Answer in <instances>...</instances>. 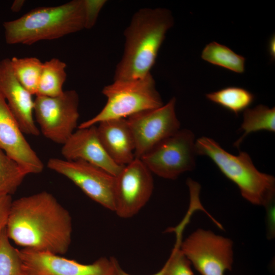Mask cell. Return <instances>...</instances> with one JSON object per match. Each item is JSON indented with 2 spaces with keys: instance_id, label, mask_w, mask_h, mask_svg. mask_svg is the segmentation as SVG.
Here are the masks:
<instances>
[{
  "instance_id": "obj_4",
  "label": "cell",
  "mask_w": 275,
  "mask_h": 275,
  "mask_svg": "<svg viewBox=\"0 0 275 275\" xmlns=\"http://www.w3.org/2000/svg\"><path fill=\"white\" fill-rule=\"evenodd\" d=\"M196 154L209 157L221 172L239 188L242 196L253 204L269 206L275 194V178L259 171L250 155L228 152L212 139L203 136L195 141Z\"/></svg>"
},
{
  "instance_id": "obj_1",
  "label": "cell",
  "mask_w": 275,
  "mask_h": 275,
  "mask_svg": "<svg viewBox=\"0 0 275 275\" xmlns=\"http://www.w3.org/2000/svg\"><path fill=\"white\" fill-rule=\"evenodd\" d=\"M68 211L50 193L42 191L12 201L6 229L22 249L62 255L71 242Z\"/></svg>"
},
{
  "instance_id": "obj_7",
  "label": "cell",
  "mask_w": 275,
  "mask_h": 275,
  "mask_svg": "<svg viewBox=\"0 0 275 275\" xmlns=\"http://www.w3.org/2000/svg\"><path fill=\"white\" fill-rule=\"evenodd\" d=\"M180 249L201 275H224L233 264V243L210 230L198 229L180 244Z\"/></svg>"
},
{
  "instance_id": "obj_28",
  "label": "cell",
  "mask_w": 275,
  "mask_h": 275,
  "mask_svg": "<svg viewBox=\"0 0 275 275\" xmlns=\"http://www.w3.org/2000/svg\"><path fill=\"white\" fill-rule=\"evenodd\" d=\"M24 2V1L22 0L15 1L12 5L11 8V10L15 12L19 11L23 7Z\"/></svg>"
},
{
  "instance_id": "obj_16",
  "label": "cell",
  "mask_w": 275,
  "mask_h": 275,
  "mask_svg": "<svg viewBox=\"0 0 275 275\" xmlns=\"http://www.w3.org/2000/svg\"><path fill=\"white\" fill-rule=\"evenodd\" d=\"M96 127L103 147L115 162L124 166L135 158L134 142L126 118L103 121Z\"/></svg>"
},
{
  "instance_id": "obj_12",
  "label": "cell",
  "mask_w": 275,
  "mask_h": 275,
  "mask_svg": "<svg viewBox=\"0 0 275 275\" xmlns=\"http://www.w3.org/2000/svg\"><path fill=\"white\" fill-rule=\"evenodd\" d=\"M26 275H117L114 257H101L82 264L61 255L26 249L20 250Z\"/></svg>"
},
{
  "instance_id": "obj_14",
  "label": "cell",
  "mask_w": 275,
  "mask_h": 275,
  "mask_svg": "<svg viewBox=\"0 0 275 275\" xmlns=\"http://www.w3.org/2000/svg\"><path fill=\"white\" fill-rule=\"evenodd\" d=\"M0 93L23 133L34 136L39 135L40 132L34 118L33 95L23 87L15 76L9 58L0 61Z\"/></svg>"
},
{
  "instance_id": "obj_5",
  "label": "cell",
  "mask_w": 275,
  "mask_h": 275,
  "mask_svg": "<svg viewBox=\"0 0 275 275\" xmlns=\"http://www.w3.org/2000/svg\"><path fill=\"white\" fill-rule=\"evenodd\" d=\"M102 93L107 98L104 106L77 128L88 127L109 119L127 118L164 104L151 73L135 80H114L103 88Z\"/></svg>"
},
{
  "instance_id": "obj_21",
  "label": "cell",
  "mask_w": 275,
  "mask_h": 275,
  "mask_svg": "<svg viewBox=\"0 0 275 275\" xmlns=\"http://www.w3.org/2000/svg\"><path fill=\"white\" fill-rule=\"evenodd\" d=\"M14 74L20 83L32 95L37 92L43 63L36 57L10 59Z\"/></svg>"
},
{
  "instance_id": "obj_9",
  "label": "cell",
  "mask_w": 275,
  "mask_h": 275,
  "mask_svg": "<svg viewBox=\"0 0 275 275\" xmlns=\"http://www.w3.org/2000/svg\"><path fill=\"white\" fill-rule=\"evenodd\" d=\"M176 102L174 97L159 107L140 112L126 118L134 142L135 158H141L180 129L176 114Z\"/></svg>"
},
{
  "instance_id": "obj_23",
  "label": "cell",
  "mask_w": 275,
  "mask_h": 275,
  "mask_svg": "<svg viewBox=\"0 0 275 275\" xmlns=\"http://www.w3.org/2000/svg\"><path fill=\"white\" fill-rule=\"evenodd\" d=\"M0 275H26L20 250L11 244L6 228L0 233Z\"/></svg>"
},
{
  "instance_id": "obj_2",
  "label": "cell",
  "mask_w": 275,
  "mask_h": 275,
  "mask_svg": "<svg viewBox=\"0 0 275 275\" xmlns=\"http://www.w3.org/2000/svg\"><path fill=\"white\" fill-rule=\"evenodd\" d=\"M174 20L164 8H142L131 18L124 32V48L114 80H135L150 73L159 50Z\"/></svg>"
},
{
  "instance_id": "obj_11",
  "label": "cell",
  "mask_w": 275,
  "mask_h": 275,
  "mask_svg": "<svg viewBox=\"0 0 275 275\" xmlns=\"http://www.w3.org/2000/svg\"><path fill=\"white\" fill-rule=\"evenodd\" d=\"M153 188L152 173L134 158L115 176L114 212L123 218L134 216L148 202Z\"/></svg>"
},
{
  "instance_id": "obj_15",
  "label": "cell",
  "mask_w": 275,
  "mask_h": 275,
  "mask_svg": "<svg viewBox=\"0 0 275 275\" xmlns=\"http://www.w3.org/2000/svg\"><path fill=\"white\" fill-rule=\"evenodd\" d=\"M62 146L61 154L65 159L85 161L114 176L124 166L117 164L109 157L99 139L96 125L77 128Z\"/></svg>"
},
{
  "instance_id": "obj_10",
  "label": "cell",
  "mask_w": 275,
  "mask_h": 275,
  "mask_svg": "<svg viewBox=\"0 0 275 275\" xmlns=\"http://www.w3.org/2000/svg\"><path fill=\"white\" fill-rule=\"evenodd\" d=\"M47 166L71 180L92 200L114 211L115 176L81 160L50 158Z\"/></svg>"
},
{
  "instance_id": "obj_29",
  "label": "cell",
  "mask_w": 275,
  "mask_h": 275,
  "mask_svg": "<svg viewBox=\"0 0 275 275\" xmlns=\"http://www.w3.org/2000/svg\"><path fill=\"white\" fill-rule=\"evenodd\" d=\"M269 53L272 59L275 57V38L272 36L269 42Z\"/></svg>"
},
{
  "instance_id": "obj_24",
  "label": "cell",
  "mask_w": 275,
  "mask_h": 275,
  "mask_svg": "<svg viewBox=\"0 0 275 275\" xmlns=\"http://www.w3.org/2000/svg\"><path fill=\"white\" fill-rule=\"evenodd\" d=\"M182 233H176V242L170 257L163 265V275H194L191 264L180 249Z\"/></svg>"
},
{
  "instance_id": "obj_13",
  "label": "cell",
  "mask_w": 275,
  "mask_h": 275,
  "mask_svg": "<svg viewBox=\"0 0 275 275\" xmlns=\"http://www.w3.org/2000/svg\"><path fill=\"white\" fill-rule=\"evenodd\" d=\"M17 121L0 93V149L29 174L41 173L44 164L25 139Z\"/></svg>"
},
{
  "instance_id": "obj_18",
  "label": "cell",
  "mask_w": 275,
  "mask_h": 275,
  "mask_svg": "<svg viewBox=\"0 0 275 275\" xmlns=\"http://www.w3.org/2000/svg\"><path fill=\"white\" fill-rule=\"evenodd\" d=\"M244 133L234 146L237 147L243 141L244 138L252 132L260 130L275 131V108H269L260 104L253 108H247L244 111L243 122L240 127Z\"/></svg>"
},
{
  "instance_id": "obj_17",
  "label": "cell",
  "mask_w": 275,
  "mask_h": 275,
  "mask_svg": "<svg viewBox=\"0 0 275 275\" xmlns=\"http://www.w3.org/2000/svg\"><path fill=\"white\" fill-rule=\"evenodd\" d=\"M66 64L57 58L43 63L42 69L36 95L56 97L63 92L66 80Z\"/></svg>"
},
{
  "instance_id": "obj_19",
  "label": "cell",
  "mask_w": 275,
  "mask_h": 275,
  "mask_svg": "<svg viewBox=\"0 0 275 275\" xmlns=\"http://www.w3.org/2000/svg\"><path fill=\"white\" fill-rule=\"evenodd\" d=\"M201 58L204 61L233 72L242 73L245 70V58L228 47L212 42L203 49Z\"/></svg>"
},
{
  "instance_id": "obj_8",
  "label": "cell",
  "mask_w": 275,
  "mask_h": 275,
  "mask_svg": "<svg viewBox=\"0 0 275 275\" xmlns=\"http://www.w3.org/2000/svg\"><path fill=\"white\" fill-rule=\"evenodd\" d=\"M196 155L194 134L183 129L160 142L140 159L152 173L175 179L194 169Z\"/></svg>"
},
{
  "instance_id": "obj_3",
  "label": "cell",
  "mask_w": 275,
  "mask_h": 275,
  "mask_svg": "<svg viewBox=\"0 0 275 275\" xmlns=\"http://www.w3.org/2000/svg\"><path fill=\"white\" fill-rule=\"evenodd\" d=\"M5 39L9 45H32L59 39L85 29L83 0L34 9L22 16L3 23Z\"/></svg>"
},
{
  "instance_id": "obj_25",
  "label": "cell",
  "mask_w": 275,
  "mask_h": 275,
  "mask_svg": "<svg viewBox=\"0 0 275 275\" xmlns=\"http://www.w3.org/2000/svg\"><path fill=\"white\" fill-rule=\"evenodd\" d=\"M106 0H83L85 29H91L96 24Z\"/></svg>"
},
{
  "instance_id": "obj_26",
  "label": "cell",
  "mask_w": 275,
  "mask_h": 275,
  "mask_svg": "<svg viewBox=\"0 0 275 275\" xmlns=\"http://www.w3.org/2000/svg\"><path fill=\"white\" fill-rule=\"evenodd\" d=\"M12 202L11 196L0 195V233L6 228Z\"/></svg>"
},
{
  "instance_id": "obj_6",
  "label": "cell",
  "mask_w": 275,
  "mask_h": 275,
  "mask_svg": "<svg viewBox=\"0 0 275 275\" xmlns=\"http://www.w3.org/2000/svg\"><path fill=\"white\" fill-rule=\"evenodd\" d=\"M79 96L73 90L60 95H36L34 114L40 132L52 142L63 145L75 131L79 117Z\"/></svg>"
},
{
  "instance_id": "obj_27",
  "label": "cell",
  "mask_w": 275,
  "mask_h": 275,
  "mask_svg": "<svg viewBox=\"0 0 275 275\" xmlns=\"http://www.w3.org/2000/svg\"><path fill=\"white\" fill-rule=\"evenodd\" d=\"M164 271L163 266L156 273L151 275H163ZM117 275H132L124 271L120 266L119 264H118L117 268Z\"/></svg>"
},
{
  "instance_id": "obj_20",
  "label": "cell",
  "mask_w": 275,
  "mask_h": 275,
  "mask_svg": "<svg viewBox=\"0 0 275 275\" xmlns=\"http://www.w3.org/2000/svg\"><path fill=\"white\" fill-rule=\"evenodd\" d=\"M210 101L234 113L244 111L253 103L254 95L245 89L228 87L206 95Z\"/></svg>"
},
{
  "instance_id": "obj_22",
  "label": "cell",
  "mask_w": 275,
  "mask_h": 275,
  "mask_svg": "<svg viewBox=\"0 0 275 275\" xmlns=\"http://www.w3.org/2000/svg\"><path fill=\"white\" fill-rule=\"evenodd\" d=\"M26 175L23 169L0 149V195L11 196Z\"/></svg>"
}]
</instances>
